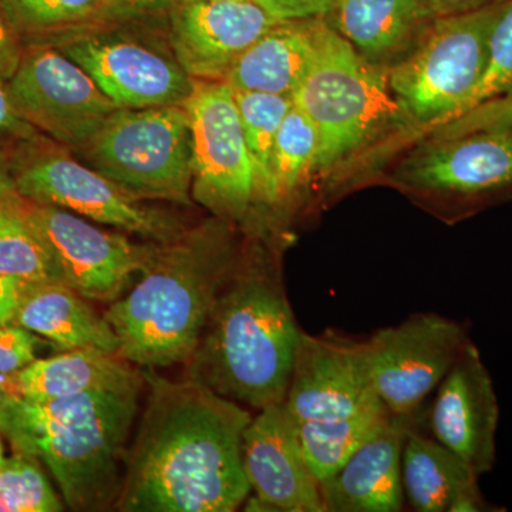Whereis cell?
Instances as JSON below:
<instances>
[{"label": "cell", "instance_id": "ffe728a7", "mask_svg": "<svg viewBox=\"0 0 512 512\" xmlns=\"http://www.w3.org/2000/svg\"><path fill=\"white\" fill-rule=\"evenodd\" d=\"M414 424L404 440V500L417 512H501L488 503L481 478L457 454Z\"/></svg>", "mask_w": 512, "mask_h": 512}, {"label": "cell", "instance_id": "f546056e", "mask_svg": "<svg viewBox=\"0 0 512 512\" xmlns=\"http://www.w3.org/2000/svg\"><path fill=\"white\" fill-rule=\"evenodd\" d=\"M512 99V0L498 5L490 36H488L487 63L483 77L468 111Z\"/></svg>", "mask_w": 512, "mask_h": 512}, {"label": "cell", "instance_id": "7402d4cb", "mask_svg": "<svg viewBox=\"0 0 512 512\" xmlns=\"http://www.w3.org/2000/svg\"><path fill=\"white\" fill-rule=\"evenodd\" d=\"M13 323L60 350L92 348L119 355V338L106 316L62 281L26 285Z\"/></svg>", "mask_w": 512, "mask_h": 512}, {"label": "cell", "instance_id": "603a6c76", "mask_svg": "<svg viewBox=\"0 0 512 512\" xmlns=\"http://www.w3.org/2000/svg\"><path fill=\"white\" fill-rule=\"evenodd\" d=\"M20 392L29 403H45L97 390L144 386V373L117 353L82 348L62 350L37 359L16 373Z\"/></svg>", "mask_w": 512, "mask_h": 512}, {"label": "cell", "instance_id": "7c38bea8", "mask_svg": "<svg viewBox=\"0 0 512 512\" xmlns=\"http://www.w3.org/2000/svg\"><path fill=\"white\" fill-rule=\"evenodd\" d=\"M6 87L23 120L74 147H86L121 109L62 50L28 53Z\"/></svg>", "mask_w": 512, "mask_h": 512}, {"label": "cell", "instance_id": "5b68a950", "mask_svg": "<svg viewBox=\"0 0 512 512\" xmlns=\"http://www.w3.org/2000/svg\"><path fill=\"white\" fill-rule=\"evenodd\" d=\"M292 101L318 128L315 174L330 175L383 137L417 128L390 89L387 69L323 19L316 20L311 64Z\"/></svg>", "mask_w": 512, "mask_h": 512}, {"label": "cell", "instance_id": "d590c367", "mask_svg": "<svg viewBox=\"0 0 512 512\" xmlns=\"http://www.w3.org/2000/svg\"><path fill=\"white\" fill-rule=\"evenodd\" d=\"M35 128L20 117L10 100L6 83L0 82V138H30Z\"/></svg>", "mask_w": 512, "mask_h": 512}, {"label": "cell", "instance_id": "4316f807", "mask_svg": "<svg viewBox=\"0 0 512 512\" xmlns=\"http://www.w3.org/2000/svg\"><path fill=\"white\" fill-rule=\"evenodd\" d=\"M319 146L318 128L293 104L275 138L272 160L275 205L292 201L296 192L316 173Z\"/></svg>", "mask_w": 512, "mask_h": 512}, {"label": "cell", "instance_id": "ba28073f", "mask_svg": "<svg viewBox=\"0 0 512 512\" xmlns=\"http://www.w3.org/2000/svg\"><path fill=\"white\" fill-rule=\"evenodd\" d=\"M94 170L138 198L190 204V117L183 104L117 110L87 144Z\"/></svg>", "mask_w": 512, "mask_h": 512}, {"label": "cell", "instance_id": "9a60e30c", "mask_svg": "<svg viewBox=\"0 0 512 512\" xmlns=\"http://www.w3.org/2000/svg\"><path fill=\"white\" fill-rule=\"evenodd\" d=\"M498 423L500 403L494 380L470 339L436 389L430 433L481 478L497 463Z\"/></svg>", "mask_w": 512, "mask_h": 512}, {"label": "cell", "instance_id": "1f68e13d", "mask_svg": "<svg viewBox=\"0 0 512 512\" xmlns=\"http://www.w3.org/2000/svg\"><path fill=\"white\" fill-rule=\"evenodd\" d=\"M0 434L15 453L37 457L36 443L26 416V400L15 375L0 373Z\"/></svg>", "mask_w": 512, "mask_h": 512}, {"label": "cell", "instance_id": "d4e9b609", "mask_svg": "<svg viewBox=\"0 0 512 512\" xmlns=\"http://www.w3.org/2000/svg\"><path fill=\"white\" fill-rule=\"evenodd\" d=\"M390 417L380 403L350 416L298 424L303 454L315 480L319 484L328 480Z\"/></svg>", "mask_w": 512, "mask_h": 512}, {"label": "cell", "instance_id": "e0dca14e", "mask_svg": "<svg viewBox=\"0 0 512 512\" xmlns=\"http://www.w3.org/2000/svg\"><path fill=\"white\" fill-rule=\"evenodd\" d=\"M60 50L121 109L183 104L194 87L177 59L131 40L83 37Z\"/></svg>", "mask_w": 512, "mask_h": 512}, {"label": "cell", "instance_id": "836d02e7", "mask_svg": "<svg viewBox=\"0 0 512 512\" xmlns=\"http://www.w3.org/2000/svg\"><path fill=\"white\" fill-rule=\"evenodd\" d=\"M254 2L278 22L323 19L335 5V0H254Z\"/></svg>", "mask_w": 512, "mask_h": 512}, {"label": "cell", "instance_id": "8fae6325", "mask_svg": "<svg viewBox=\"0 0 512 512\" xmlns=\"http://www.w3.org/2000/svg\"><path fill=\"white\" fill-rule=\"evenodd\" d=\"M20 211L52 258L57 279L87 301L114 302L140 275L156 245L134 244L73 212L20 198Z\"/></svg>", "mask_w": 512, "mask_h": 512}, {"label": "cell", "instance_id": "74e56055", "mask_svg": "<svg viewBox=\"0 0 512 512\" xmlns=\"http://www.w3.org/2000/svg\"><path fill=\"white\" fill-rule=\"evenodd\" d=\"M28 282L13 276L0 274V325H9L15 320L22 293Z\"/></svg>", "mask_w": 512, "mask_h": 512}, {"label": "cell", "instance_id": "e575fe53", "mask_svg": "<svg viewBox=\"0 0 512 512\" xmlns=\"http://www.w3.org/2000/svg\"><path fill=\"white\" fill-rule=\"evenodd\" d=\"M23 57L19 28L0 0V82L8 83L15 76Z\"/></svg>", "mask_w": 512, "mask_h": 512}, {"label": "cell", "instance_id": "9c48e42d", "mask_svg": "<svg viewBox=\"0 0 512 512\" xmlns=\"http://www.w3.org/2000/svg\"><path fill=\"white\" fill-rule=\"evenodd\" d=\"M183 106L191 127L192 197L215 217L242 220L256 202V180L234 90L224 80H194Z\"/></svg>", "mask_w": 512, "mask_h": 512}, {"label": "cell", "instance_id": "30bf717a", "mask_svg": "<svg viewBox=\"0 0 512 512\" xmlns=\"http://www.w3.org/2000/svg\"><path fill=\"white\" fill-rule=\"evenodd\" d=\"M470 339L467 325L434 312L376 330L365 340L380 402L393 416H419Z\"/></svg>", "mask_w": 512, "mask_h": 512}, {"label": "cell", "instance_id": "60d3db41", "mask_svg": "<svg viewBox=\"0 0 512 512\" xmlns=\"http://www.w3.org/2000/svg\"><path fill=\"white\" fill-rule=\"evenodd\" d=\"M6 458V448H5V437L0 434V464L3 463V460Z\"/></svg>", "mask_w": 512, "mask_h": 512}, {"label": "cell", "instance_id": "ac0fdd59", "mask_svg": "<svg viewBox=\"0 0 512 512\" xmlns=\"http://www.w3.org/2000/svg\"><path fill=\"white\" fill-rule=\"evenodd\" d=\"M276 23L254 0H185L173 18L175 59L192 80L225 82L239 56Z\"/></svg>", "mask_w": 512, "mask_h": 512}, {"label": "cell", "instance_id": "484cf974", "mask_svg": "<svg viewBox=\"0 0 512 512\" xmlns=\"http://www.w3.org/2000/svg\"><path fill=\"white\" fill-rule=\"evenodd\" d=\"M232 90H234L249 157L254 165L256 202L275 207L274 174H272L275 138L282 121L293 106L292 97Z\"/></svg>", "mask_w": 512, "mask_h": 512}, {"label": "cell", "instance_id": "d6986e66", "mask_svg": "<svg viewBox=\"0 0 512 512\" xmlns=\"http://www.w3.org/2000/svg\"><path fill=\"white\" fill-rule=\"evenodd\" d=\"M419 416L390 417L336 473L319 484L325 512H400L404 510V440Z\"/></svg>", "mask_w": 512, "mask_h": 512}, {"label": "cell", "instance_id": "8d00e7d4", "mask_svg": "<svg viewBox=\"0 0 512 512\" xmlns=\"http://www.w3.org/2000/svg\"><path fill=\"white\" fill-rule=\"evenodd\" d=\"M501 2L503 0H421L431 19L477 12Z\"/></svg>", "mask_w": 512, "mask_h": 512}, {"label": "cell", "instance_id": "52a82bcc", "mask_svg": "<svg viewBox=\"0 0 512 512\" xmlns=\"http://www.w3.org/2000/svg\"><path fill=\"white\" fill-rule=\"evenodd\" d=\"M498 5L431 20L416 46L387 69L390 89L414 126H444L467 113Z\"/></svg>", "mask_w": 512, "mask_h": 512}, {"label": "cell", "instance_id": "f1b7e54d", "mask_svg": "<svg viewBox=\"0 0 512 512\" xmlns=\"http://www.w3.org/2000/svg\"><path fill=\"white\" fill-rule=\"evenodd\" d=\"M62 498L50 484L39 457L15 453L0 464V512H60Z\"/></svg>", "mask_w": 512, "mask_h": 512}, {"label": "cell", "instance_id": "d6a6232c", "mask_svg": "<svg viewBox=\"0 0 512 512\" xmlns=\"http://www.w3.org/2000/svg\"><path fill=\"white\" fill-rule=\"evenodd\" d=\"M40 336L9 323L0 325V373L16 375L37 359V350L42 345Z\"/></svg>", "mask_w": 512, "mask_h": 512}, {"label": "cell", "instance_id": "3957f363", "mask_svg": "<svg viewBox=\"0 0 512 512\" xmlns=\"http://www.w3.org/2000/svg\"><path fill=\"white\" fill-rule=\"evenodd\" d=\"M239 254L232 222L218 217L158 244L130 292L104 313L119 355L146 370L188 365Z\"/></svg>", "mask_w": 512, "mask_h": 512}, {"label": "cell", "instance_id": "7a4b0ae2", "mask_svg": "<svg viewBox=\"0 0 512 512\" xmlns=\"http://www.w3.org/2000/svg\"><path fill=\"white\" fill-rule=\"evenodd\" d=\"M303 333L274 252L241 249L188 362L190 379L256 412L284 403Z\"/></svg>", "mask_w": 512, "mask_h": 512}, {"label": "cell", "instance_id": "4fadbf2b", "mask_svg": "<svg viewBox=\"0 0 512 512\" xmlns=\"http://www.w3.org/2000/svg\"><path fill=\"white\" fill-rule=\"evenodd\" d=\"M13 175L19 194L37 204L63 208L158 244L183 234L167 215L141 204L136 195L69 156L45 154L33 158Z\"/></svg>", "mask_w": 512, "mask_h": 512}, {"label": "cell", "instance_id": "44dd1931", "mask_svg": "<svg viewBox=\"0 0 512 512\" xmlns=\"http://www.w3.org/2000/svg\"><path fill=\"white\" fill-rule=\"evenodd\" d=\"M326 23L370 63L389 69L431 22L421 0H335Z\"/></svg>", "mask_w": 512, "mask_h": 512}, {"label": "cell", "instance_id": "6da1fadb", "mask_svg": "<svg viewBox=\"0 0 512 512\" xmlns=\"http://www.w3.org/2000/svg\"><path fill=\"white\" fill-rule=\"evenodd\" d=\"M148 400L127 448L116 510L232 512L251 495L242 464L248 407L197 380L144 372Z\"/></svg>", "mask_w": 512, "mask_h": 512}, {"label": "cell", "instance_id": "4dcf8cb0", "mask_svg": "<svg viewBox=\"0 0 512 512\" xmlns=\"http://www.w3.org/2000/svg\"><path fill=\"white\" fill-rule=\"evenodd\" d=\"M18 28L46 30L92 15L100 0H2Z\"/></svg>", "mask_w": 512, "mask_h": 512}, {"label": "cell", "instance_id": "83f0119b", "mask_svg": "<svg viewBox=\"0 0 512 512\" xmlns=\"http://www.w3.org/2000/svg\"><path fill=\"white\" fill-rule=\"evenodd\" d=\"M20 198L0 207V274L28 284L59 281L45 244L20 211Z\"/></svg>", "mask_w": 512, "mask_h": 512}, {"label": "cell", "instance_id": "5bb4252c", "mask_svg": "<svg viewBox=\"0 0 512 512\" xmlns=\"http://www.w3.org/2000/svg\"><path fill=\"white\" fill-rule=\"evenodd\" d=\"M285 406L296 423L338 419L380 404L366 340L335 330L303 333Z\"/></svg>", "mask_w": 512, "mask_h": 512}, {"label": "cell", "instance_id": "2e32d148", "mask_svg": "<svg viewBox=\"0 0 512 512\" xmlns=\"http://www.w3.org/2000/svg\"><path fill=\"white\" fill-rule=\"evenodd\" d=\"M242 464L259 507L325 512L319 483L303 454L298 423L285 403L271 404L252 416L242 440Z\"/></svg>", "mask_w": 512, "mask_h": 512}, {"label": "cell", "instance_id": "8992f818", "mask_svg": "<svg viewBox=\"0 0 512 512\" xmlns=\"http://www.w3.org/2000/svg\"><path fill=\"white\" fill-rule=\"evenodd\" d=\"M457 130L426 144L392 175L417 198L470 210L512 194V99L468 111Z\"/></svg>", "mask_w": 512, "mask_h": 512}, {"label": "cell", "instance_id": "ab89813d", "mask_svg": "<svg viewBox=\"0 0 512 512\" xmlns=\"http://www.w3.org/2000/svg\"><path fill=\"white\" fill-rule=\"evenodd\" d=\"M119 5L133 10H160L168 8L177 0H116Z\"/></svg>", "mask_w": 512, "mask_h": 512}, {"label": "cell", "instance_id": "cb8c5ba5", "mask_svg": "<svg viewBox=\"0 0 512 512\" xmlns=\"http://www.w3.org/2000/svg\"><path fill=\"white\" fill-rule=\"evenodd\" d=\"M316 20L276 23L239 56L225 82L242 92L292 97L311 64Z\"/></svg>", "mask_w": 512, "mask_h": 512}, {"label": "cell", "instance_id": "277c9868", "mask_svg": "<svg viewBox=\"0 0 512 512\" xmlns=\"http://www.w3.org/2000/svg\"><path fill=\"white\" fill-rule=\"evenodd\" d=\"M141 389L26 402L37 457L55 477L70 510L104 511L119 500Z\"/></svg>", "mask_w": 512, "mask_h": 512}, {"label": "cell", "instance_id": "f35d334b", "mask_svg": "<svg viewBox=\"0 0 512 512\" xmlns=\"http://www.w3.org/2000/svg\"><path fill=\"white\" fill-rule=\"evenodd\" d=\"M22 195L16 187L15 175L10 173L9 168L0 161V207L18 200Z\"/></svg>", "mask_w": 512, "mask_h": 512}]
</instances>
